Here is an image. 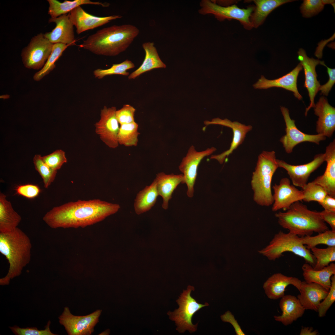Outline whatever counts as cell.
<instances>
[{
    "instance_id": "1",
    "label": "cell",
    "mask_w": 335,
    "mask_h": 335,
    "mask_svg": "<svg viewBox=\"0 0 335 335\" xmlns=\"http://www.w3.org/2000/svg\"><path fill=\"white\" fill-rule=\"evenodd\" d=\"M120 208L118 204L98 199L78 200L54 207L43 220L53 229L83 228L101 221Z\"/></svg>"
},
{
    "instance_id": "2",
    "label": "cell",
    "mask_w": 335,
    "mask_h": 335,
    "mask_svg": "<svg viewBox=\"0 0 335 335\" xmlns=\"http://www.w3.org/2000/svg\"><path fill=\"white\" fill-rule=\"evenodd\" d=\"M139 32L130 24L114 25L89 36L79 46L96 55L116 56L128 48Z\"/></svg>"
},
{
    "instance_id": "3",
    "label": "cell",
    "mask_w": 335,
    "mask_h": 335,
    "mask_svg": "<svg viewBox=\"0 0 335 335\" xmlns=\"http://www.w3.org/2000/svg\"><path fill=\"white\" fill-rule=\"evenodd\" d=\"M32 244L29 237L18 227L13 230L0 232V252L8 260V272L0 279V285L9 284L10 281L20 275L31 259Z\"/></svg>"
},
{
    "instance_id": "4",
    "label": "cell",
    "mask_w": 335,
    "mask_h": 335,
    "mask_svg": "<svg viewBox=\"0 0 335 335\" xmlns=\"http://www.w3.org/2000/svg\"><path fill=\"white\" fill-rule=\"evenodd\" d=\"M279 224L289 232L299 237L311 235L328 230L319 212L309 210L300 201L292 204L284 212L275 214Z\"/></svg>"
},
{
    "instance_id": "5",
    "label": "cell",
    "mask_w": 335,
    "mask_h": 335,
    "mask_svg": "<svg viewBox=\"0 0 335 335\" xmlns=\"http://www.w3.org/2000/svg\"><path fill=\"white\" fill-rule=\"evenodd\" d=\"M278 167L274 151H264L259 155L251 183L253 199L258 205L268 207L273 204L271 182Z\"/></svg>"
},
{
    "instance_id": "6",
    "label": "cell",
    "mask_w": 335,
    "mask_h": 335,
    "mask_svg": "<svg viewBox=\"0 0 335 335\" xmlns=\"http://www.w3.org/2000/svg\"><path fill=\"white\" fill-rule=\"evenodd\" d=\"M291 252L303 258L313 267L316 259L310 250L302 243L301 237L289 232L280 231L276 234L269 244L259 250L260 253L270 260L274 261L282 256L283 253Z\"/></svg>"
},
{
    "instance_id": "7",
    "label": "cell",
    "mask_w": 335,
    "mask_h": 335,
    "mask_svg": "<svg viewBox=\"0 0 335 335\" xmlns=\"http://www.w3.org/2000/svg\"><path fill=\"white\" fill-rule=\"evenodd\" d=\"M194 290V287L190 285L188 286L186 290H184L176 300L179 308L169 313L171 319L175 322L177 326L176 329L180 333H183L186 330L190 333L195 332L198 324H193L192 317L200 309L209 305L207 302L204 304L198 303L191 296L192 291Z\"/></svg>"
},
{
    "instance_id": "8",
    "label": "cell",
    "mask_w": 335,
    "mask_h": 335,
    "mask_svg": "<svg viewBox=\"0 0 335 335\" xmlns=\"http://www.w3.org/2000/svg\"><path fill=\"white\" fill-rule=\"evenodd\" d=\"M54 44L42 33L33 37L21 53L24 66L28 69H42L52 50Z\"/></svg>"
},
{
    "instance_id": "9",
    "label": "cell",
    "mask_w": 335,
    "mask_h": 335,
    "mask_svg": "<svg viewBox=\"0 0 335 335\" xmlns=\"http://www.w3.org/2000/svg\"><path fill=\"white\" fill-rule=\"evenodd\" d=\"M200 6L202 8L199 12L201 14H213L220 21L226 19H236L239 20L247 29H250L253 27L250 21V17L255 7L250 6L247 9L240 8L235 5L225 7L218 5L215 2L208 0L202 1Z\"/></svg>"
},
{
    "instance_id": "10",
    "label": "cell",
    "mask_w": 335,
    "mask_h": 335,
    "mask_svg": "<svg viewBox=\"0 0 335 335\" xmlns=\"http://www.w3.org/2000/svg\"><path fill=\"white\" fill-rule=\"evenodd\" d=\"M101 311L98 310L86 315L78 316L72 315L69 308L65 307L58 318L59 322L69 335H91L99 321Z\"/></svg>"
},
{
    "instance_id": "11",
    "label": "cell",
    "mask_w": 335,
    "mask_h": 335,
    "mask_svg": "<svg viewBox=\"0 0 335 335\" xmlns=\"http://www.w3.org/2000/svg\"><path fill=\"white\" fill-rule=\"evenodd\" d=\"M216 150V148L212 147L203 151H197L194 147L192 145L182 159L179 169L183 175V184H185L187 185V194L189 197L192 198L194 196L197 169L200 162L205 157L210 155Z\"/></svg>"
},
{
    "instance_id": "12",
    "label": "cell",
    "mask_w": 335,
    "mask_h": 335,
    "mask_svg": "<svg viewBox=\"0 0 335 335\" xmlns=\"http://www.w3.org/2000/svg\"><path fill=\"white\" fill-rule=\"evenodd\" d=\"M280 109L286 124V134L282 136L280 141L283 145L286 152L290 154L297 145L305 142H309L319 145L324 140L326 137L321 134L310 135L304 133L297 127L295 121L290 116L288 109L285 107L281 106Z\"/></svg>"
},
{
    "instance_id": "13",
    "label": "cell",
    "mask_w": 335,
    "mask_h": 335,
    "mask_svg": "<svg viewBox=\"0 0 335 335\" xmlns=\"http://www.w3.org/2000/svg\"><path fill=\"white\" fill-rule=\"evenodd\" d=\"M115 107L105 106L101 110L100 118L95 124V131L107 146L114 149L119 145L118 136L120 127L116 117Z\"/></svg>"
},
{
    "instance_id": "14",
    "label": "cell",
    "mask_w": 335,
    "mask_h": 335,
    "mask_svg": "<svg viewBox=\"0 0 335 335\" xmlns=\"http://www.w3.org/2000/svg\"><path fill=\"white\" fill-rule=\"evenodd\" d=\"M325 161V153L315 156L313 160L299 165L289 164L283 160L277 159L279 167L285 169L295 186L302 188L307 183L310 174Z\"/></svg>"
},
{
    "instance_id": "15",
    "label": "cell",
    "mask_w": 335,
    "mask_h": 335,
    "mask_svg": "<svg viewBox=\"0 0 335 335\" xmlns=\"http://www.w3.org/2000/svg\"><path fill=\"white\" fill-rule=\"evenodd\" d=\"M274 202L272 211L275 212L280 209L287 210L293 203L303 200L304 196L302 190H299L294 185H291L288 178H282L279 184L272 186Z\"/></svg>"
},
{
    "instance_id": "16",
    "label": "cell",
    "mask_w": 335,
    "mask_h": 335,
    "mask_svg": "<svg viewBox=\"0 0 335 335\" xmlns=\"http://www.w3.org/2000/svg\"><path fill=\"white\" fill-rule=\"evenodd\" d=\"M297 54V59L304 69L305 78L304 87L308 91L310 101V105L306 109L305 114L306 116L308 111L315 106V98L320 86L319 81L317 79L315 67L317 65H321L322 61L309 58L307 56L305 50L302 48L299 49Z\"/></svg>"
},
{
    "instance_id": "17",
    "label": "cell",
    "mask_w": 335,
    "mask_h": 335,
    "mask_svg": "<svg viewBox=\"0 0 335 335\" xmlns=\"http://www.w3.org/2000/svg\"><path fill=\"white\" fill-rule=\"evenodd\" d=\"M204 123L206 125L212 124L221 125L232 129L233 136L229 149L221 154L212 155L210 158L217 160L221 164H222L226 158L242 144L247 133L252 129L251 125H246L237 121L232 122L227 118L222 119L219 118H215L211 121H205Z\"/></svg>"
},
{
    "instance_id": "18",
    "label": "cell",
    "mask_w": 335,
    "mask_h": 335,
    "mask_svg": "<svg viewBox=\"0 0 335 335\" xmlns=\"http://www.w3.org/2000/svg\"><path fill=\"white\" fill-rule=\"evenodd\" d=\"M68 15L73 25L75 27L78 34L101 26L111 20L122 17L120 15L105 17L94 16L86 12L81 6L72 10Z\"/></svg>"
},
{
    "instance_id": "19",
    "label": "cell",
    "mask_w": 335,
    "mask_h": 335,
    "mask_svg": "<svg viewBox=\"0 0 335 335\" xmlns=\"http://www.w3.org/2000/svg\"><path fill=\"white\" fill-rule=\"evenodd\" d=\"M314 114L318 117L316 132L318 134L330 137L335 130V108L328 103L327 99L321 96L314 108Z\"/></svg>"
},
{
    "instance_id": "20",
    "label": "cell",
    "mask_w": 335,
    "mask_h": 335,
    "mask_svg": "<svg viewBox=\"0 0 335 335\" xmlns=\"http://www.w3.org/2000/svg\"><path fill=\"white\" fill-rule=\"evenodd\" d=\"M302 69L300 63L290 72L278 78L269 80L261 75L253 86L254 88L258 89H267L274 87H281L293 92L296 98L301 100L302 97L298 90L297 81L299 72Z\"/></svg>"
},
{
    "instance_id": "21",
    "label": "cell",
    "mask_w": 335,
    "mask_h": 335,
    "mask_svg": "<svg viewBox=\"0 0 335 335\" xmlns=\"http://www.w3.org/2000/svg\"><path fill=\"white\" fill-rule=\"evenodd\" d=\"M49 22L56 24L55 28L45 34V36L53 44L61 43L72 45L75 41L74 25L68 15H61L55 18H51Z\"/></svg>"
},
{
    "instance_id": "22",
    "label": "cell",
    "mask_w": 335,
    "mask_h": 335,
    "mask_svg": "<svg viewBox=\"0 0 335 335\" xmlns=\"http://www.w3.org/2000/svg\"><path fill=\"white\" fill-rule=\"evenodd\" d=\"M328 291L318 284L302 281L300 294L297 298L305 310L317 312L321 301L324 299Z\"/></svg>"
},
{
    "instance_id": "23",
    "label": "cell",
    "mask_w": 335,
    "mask_h": 335,
    "mask_svg": "<svg viewBox=\"0 0 335 335\" xmlns=\"http://www.w3.org/2000/svg\"><path fill=\"white\" fill-rule=\"evenodd\" d=\"M302 281L298 278L277 273L270 276L264 283L263 288L267 297L277 299L285 295L286 288L289 285L295 286L300 291Z\"/></svg>"
},
{
    "instance_id": "24",
    "label": "cell",
    "mask_w": 335,
    "mask_h": 335,
    "mask_svg": "<svg viewBox=\"0 0 335 335\" xmlns=\"http://www.w3.org/2000/svg\"><path fill=\"white\" fill-rule=\"evenodd\" d=\"M325 161L327 166L323 175L312 181L322 187L327 194L335 198V140L326 147Z\"/></svg>"
},
{
    "instance_id": "25",
    "label": "cell",
    "mask_w": 335,
    "mask_h": 335,
    "mask_svg": "<svg viewBox=\"0 0 335 335\" xmlns=\"http://www.w3.org/2000/svg\"><path fill=\"white\" fill-rule=\"evenodd\" d=\"M282 311L280 316H275L276 321L280 322L285 326L292 324L294 321L302 316L306 310L297 297L288 295L281 298L279 303Z\"/></svg>"
},
{
    "instance_id": "26",
    "label": "cell",
    "mask_w": 335,
    "mask_h": 335,
    "mask_svg": "<svg viewBox=\"0 0 335 335\" xmlns=\"http://www.w3.org/2000/svg\"><path fill=\"white\" fill-rule=\"evenodd\" d=\"M157 181V186L159 195L161 196L163 202V209L168 208L169 201L172 198V195L175 190L184 181L183 175L171 174H167L161 172L156 174L155 178Z\"/></svg>"
},
{
    "instance_id": "27",
    "label": "cell",
    "mask_w": 335,
    "mask_h": 335,
    "mask_svg": "<svg viewBox=\"0 0 335 335\" xmlns=\"http://www.w3.org/2000/svg\"><path fill=\"white\" fill-rule=\"evenodd\" d=\"M302 269L305 281L318 284L329 290L331 286V278L335 275L334 263H331L322 269L315 270L311 265L306 263L303 265Z\"/></svg>"
},
{
    "instance_id": "28",
    "label": "cell",
    "mask_w": 335,
    "mask_h": 335,
    "mask_svg": "<svg viewBox=\"0 0 335 335\" xmlns=\"http://www.w3.org/2000/svg\"><path fill=\"white\" fill-rule=\"evenodd\" d=\"M3 193H0V232L11 231L21 220V216L13 208L11 202Z\"/></svg>"
},
{
    "instance_id": "29",
    "label": "cell",
    "mask_w": 335,
    "mask_h": 335,
    "mask_svg": "<svg viewBox=\"0 0 335 335\" xmlns=\"http://www.w3.org/2000/svg\"><path fill=\"white\" fill-rule=\"evenodd\" d=\"M142 46L145 52L144 60L139 67L129 75V79H135L153 69L166 67V65L160 59L154 42H145L143 43Z\"/></svg>"
},
{
    "instance_id": "30",
    "label": "cell",
    "mask_w": 335,
    "mask_h": 335,
    "mask_svg": "<svg viewBox=\"0 0 335 335\" xmlns=\"http://www.w3.org/2000/svg\"><path fill=\"white\" fill-rule=\"evenodd\" d=\"M158 195L155 178L150 185L146 186L137 194L134 203L136 213L140 215L149 211L155 203Z\"/></svg>"
},
{
    "instance_id": "31",
    "label": "cell",
    "mask_w": 335,
    "mask_h": 335,
    "mask_svg": "<svg viewBox=\"0 0 335 335\" xmlns=\"http://www.w3.org/2000/svg\"><path fill=\"white\" fill-rule=\"evenodd\" d=\"M291 0H255L256 7L250 17L253 27L257 28L264 22L268 15L274 9L284 3L293 1Z\"/></svg>"
},
{
    "instance_id": "32",
    "label": "cell",
    "mask_w": 335,
    "mask_h": 335,
    "mask_svg": "<svg viewBox=\"0 0 335 335\" xmlns=\"http://www.w3.org/2000/svg\"><path fill=\"white\" fill-rule=\"evenodd\" d=\"M49 4L48 14L51 18H55L69 13L76 7L84 4L100 5L103 7L109 6V3L100 2H92L90 0H65L61 2L57 0H47Z\"/></svg>"
},
{
    "instance_id": "33",
    "label": "cell",
    "mask_w": 335,
    "mask_h": 335,
    "mask_svg": "<svg viewBox=\"0 0 335 335\" xmlns=\"http://www.w3.org/2000/svg\"><path fill=\"white\" fill-rule=\"evenodd\" d=\"M138 125L135 121L120 125L118 136L119 144L127 147L136 146L138 142Z\"/></svg>"
},
{
    "instance_id": "34",
    "label": "cell",
    "mask_w": 335,
    "mask_h": 335,
    "mask_svg": "<svg viewBox=\"0 0 335 335\" xmlns=\"http://www.w3.org/2000/svg\"><path fill=\"white\" fill-rule=\"evenodd\" d=\"M71 45L61 43L54 44L52 51L44 66L34 75V80L37 81L40 80L52 71L55 67L56 61L66 48Z\"/></svg>"
},
{
    "instance_id": "35",
    "label": "cell",
    "mask_w": 335,
    "mask_h": 335,
    "mask_svg": "<svg viewBox=\"0 0 335 335\" xmlns=\"http://www.w3.org/2000/svg\"><path fill=\"white\" fill-rule=\"evenodd\" d=\"M301 238L303 244L309 250L320 244L335 247V231L332 230H326L314 236H306Z\"/></svg>"
},
{
    "instance_id": "36",
    "label": "cell",
    "mask_w": 335,
    "mask_h": 335,
    "mask_svg": "<svg viewBox=\"0 0 335 335\" xmlns=\"http://www.w3.org/2000/svg\"><path fill=\"white\" fill-rule=\"evenodd\" d=\"M311 253L316 259L315 270L322 269L335 261V247H328L324 248L314 247L311 249Z\"/></svg>"
},
{
    "instance_id": "37",
    "label": "cell",
    "mask_w": 335,
    "mask_h": 335,
    "mask_svg": "<svg viewBox=\"0 0 335 335\" xmlns=\"http://www.w3.org/2000/svg\"><path fill=\"white\" fill-rule=\"evenodd\" d=\"M39 154L35 155L33 163L35 170L41 176L45 188L47 189L53 182L56 178L57 171L47 165L42 159Z\"/></svg>"
},
{
    "instance_id": "38",
    "label": "cell",
    "mask_w": 335,
    "mask_h": 335,
    "mask_svg": "<svg viewBox=\"0 0 335 335\" xmlns=\"http://www.w3.org/2000/svg\"><path fill=\"white\" fill-rule=\"evenodd\" d=\"M134 67L135 65L133 62L127 60L121 63L113 64L108 69H97L94 71V74L96 77L99 79L102 78L106 76L113 74L128 76L129 73L127 71Z\"/></svg>"
},
{
    "instance_id": "39",
    "label": "cell",
    "mask_w": 335,
    "mask_h": 335,
    "mask_svg": "<svg viewBox=\"0 0 335 335\" xmlns=\"http://www.w3.org/2000/svg\"><path fill=\"white\" fill-rule=\"evenodd\" d=\"M302 189L304 196L303 200L306 202L316 201L319 203L327 194L322 187L312 181L307 183Z\"/></svg>"
},
{
    "instance_id": "40",
    "label": "cell",
    "mask_w": 335,
    "mask_h": 335,
    "mask_svg": "<svg viewBox=\"0 0 335 335\" xmlns=\"http://www.w3.org/2000/svg\"><path fill=\"white\" fill-rule=\"evenodd\" d=\"M325 5L324 0H305L300 9L304 17L309 18L321 11Z\"/></svg>"
},
{
    "instance_id": "41",
    "label": "cell",
    "mask_w": 335,
    "mask_h": 335,
    "mask_svg": "<svg viewBox=\"0 0 335 335\" xmlns=\"http://www.w3.org/2000/svg\"><path fill=\"white\" fill-rule=\"evenodd\" d=\"M41 158L47 165L57 171L67 162L65 153L61 150H56L48 155L41 156Z\"/></svg>"
},
{
    "instance_id": "42",
    "label": "cell",
    "mask_w": 335,
    "mask_h": 335,
    "mask_svg": "<svg viewBox=\"0 0 335 335\" xmlns=\"http://www.w3.org/2000/svg\"><path fill=\"white\" fill-rule=\"evenodd\" d=\"M331 286L328 292L319 306L318 311L320 317L325 316L328 310L335 301V275L331 278Z\"/></svg>"
},
{
    "instance_id": "43",
    "label": "cell",
    "mask_w": 335,
    "mask_h": 335,
    "mask_svg": "<svg viewBox=\"0 0 335 335\" xmlns=\"http://www.w3.org/2000/svg\"><path fill=\"white\" fill-rule=\"evenodd\" d=\"M51 321L49 320L44 330H38L36 327L20 328L15 325L10 326L9 328L16 335H56L52 333L50 328Z\"/></svg>"
},
{
    "instance_id": "44",
    "label": "cell",
    "mask_w": 335,
    "mask_h": 335,
    "mask_svg": "<svg viewBox=\"0 0 335 335\" xmlns=\"http://www.w3.org/2000/svg\"><path fill=\"white\" fill-rule=\"evenodd\" d=\"M136 109L128 104L124 105L121 109L117 110L116 117L120 125L135 122L134 114Z\"/></svg>"
},
{
    "instance_id": "45",
    "label": "cell",
    "mask_w": 335,
    "mask_h": 335,
    "mask_svg": "<svg viewBox=\"0 0 335 335\" xmlns=\"http://www.w3.org/2000/svg\"><path fill=\"white\" fill-rule=\"evenodd\" d=\"M41 191L38 186L33 184L20 185L16 189L17 194L29 199H32L38 196Z\"/></svg>"
},
{
    "instance_id": "46",
    "label": "cell",
    "mask_w": 335,
    "mask_h": 335,
    "mask_svg": "<svg viewBox=\"0 0 335 335\" xmlns=\"http://www.w3.org/2000/svg\"><path fill=\"white\" fill-rule=\"evenodd\" d=\"M321 65L325 66L327 68V71L328 74L329 78L328 81L324 84L320 85L319 88L322 94L328 96L329 92L335 83V69H332L328 67L323 61Z\"/></svg>"
},
{
    "instance_id": "47",
    "label": "cell",
    "mask_w": 335,
    "mask_h": 335,
    "mask_svg": "<svg viewBox=\"0 0 335 335\" xmlns=\"http://www.w3.org/2000/svg\"><path fill=\"white\" fill-rule=\"evenodd\" d=\"M221 318L223 321L230 323L232 325L237 335H245L237 321L235 319L234 316L230 311H228L226 312L224 314L221 316Z\"/></svg>"
},
{
    "instance_id": "48",
    "label": "cell",
    "mask_w": 335,
    "mask_h": 335,
    "mask_svg": "<svg viewBox=\"0 0 335 335\" xmlns=\"http://www.w3.org/2000/svg\"><path fill=\"white\" fill-rule=\"evenodd\" d=\"M319 212L322 220L329 225L331 230L335 231V212L325 210Z\"/></svg>"
},
{
    "instance_id": "49",
    "label": "cell",
    "mask_w": 335,
    "mask_h": 335,
    "mask_svg": "<svg viewBox=\"0 0 335 335\" xmlns=\"http://www.w3.org/2000/svg\"><path fill=\"white\" fill-rule=\"evenodd\" d=\"M319 203L324 210L335 212V198L327 194L323 200Z\"/></svg>"
},
{
    "instance_id": "50",
    "label": "cell",
    "mask_w": 335,
    "mask_h": 335,
    "mask_svg": "<svg viewBox=\"0 0 335 335\" xmlns=\"http://www.w3.org/2000/svg\"><path fill=\"white\" fill-rule=\"evenodd\" d=\"M318 332L316 330H314L313 328L310 327H302L300 331V335H316Z\"/></svg>"
}]
</instances>
